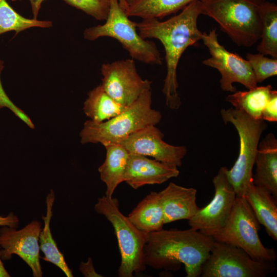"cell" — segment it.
Segmentation results:
<instances>
[{
	"mask_svg": "<svg viewBox=\"0 0 277 277\" xmlns=\"http://www.w3.org/2000/svg\"><path fill=\"white\" fill-rule=\"evenodd\" d=\"M195 1L201 0H134L125 12L129 17L159 19L175 13Z\"/></svg>",
	"mask_w": 277,
	"mask_h": 277,
	"instance_id": "23",
	"label": "cell"
},
{
	"mask_svg": "<svg viewBox=\"0 0 277 277\" xmlns=\"http://www.w3.org/2000/svg\"><path fill=\"white\" fill-rule=\"evenodd\" d=\"M262 119L270 122H277V91L272 90L270 98L263 109Z\"/></svg>",
	"mask_w": 277,
	"mask_h": 277,
	"instance_id": "29",
	"label": "cell"
},
{
	"mask_svg": "<svg viewBox=\"0 0 277 277\" xmlns=\"http://www.w3.org/2000/svg\"><path fill=\"white\" fill-rule=\"evenodd\" d=\"M18 223L19 220L18 217L12 212L10 213L6 216H0V226H6L16 228Z\"/></svg>",
	"mask_w": 277,
	"mask_h": 277,
	"instance_id": "32",
	"label": "cell"
},
{
	"mask_svg": "<svg viewBox=\"0 0 277 277\" xmlns=\"http://www.w3.org/2000/svg\"><path fill=\"white\" fill-rule=\"evenodd\" d=\"M41 226V222L34 220L19 230L3 226L0 229L2 260H9L12 254H16L29 266L33 276H42L39 245Z\"/></svg>",
	"mask_w": 277,
	"mask_h": 277,
	"instance_id": "13",
	"label": "cell"
},
{
	"mask_svg": "<svg viewBox=\"0 0 277 277\" xmlns=\"http://www.w3.org/2000/svg\"><path fill=\"white\" fill-rule=\"evenodd\" d=\"M272 87L256 86L246 91H235L228 95L226 101L234 108L243 111L254 119H262V113L271 95Z\"/></svg>",
	"mask_w": 277,
	"mask_h": 277,
	"instance_id": "24",
	"label": "cell"
},
{
	"mask_svg": "<svg viewBox=\"0 0 277 277\" xmlns=\"http://www.w3.org/2000/svg\"><path fill=\"white\" fill-rule=\"evenodd\" d=\"M227 168L222 167L213 177L214 195L211 202L190 220V228L213 238L227 223L236 197L227 175Z\"/></svg>",
	"mask_w": 277,
	"mask_h": 277,
	"instance_id": "12",
	"label": "cell"
},
{
	"mask_svg": "<svg viewBox=\"0 0 277 277\" xmlns=\"http://www.w3.org/2000/svg\"><path fill=\"white\" fill-rule=\"evenodd\" d=\"M151 89L143 93L131 105L112 118L102 122L86 121L80 136L83 144L100 143L103 146L120 143L131 134L162 119L161 112L152 108Z\"/></svg>",
	"mask_w": 277,
	"mask_h": 277,
	"instance_id": "3",
	"label": "cell"
},
{
	"mask_svg": "<svg viewBox=\"0 0 277 277\" xmlns=\"http://www.w3.org/2000/svg\"><path fill=\"white\" fill-rule=\"evenodd\" d=\"M127 217L137 228L145 233L162 229L164 217L158 192L152 191L149 193Z\"/></svg>",
	"mask_w": 277,
	"mask_h": 277,
	"instance_id": "20",
	"label": "cell"
},
{
	"mask_svg": "<svg viewBox=\"0 0 277 277\" xmlns=\"http://www.w3.org/2000/svg\"><path fill=\"white\" fill-rule=\"evenodd\" d=\"M1 251V247H0ZM10 275L8 273L2 263L0 253V277H9Z\"/></svg>",
	"mask_w": 277,
	"mask_h": 277,
	"instance_id": "34",
	"label": "cell"
},
{
	"mask_svg": "<svg viewBox=\"0 0 277 277\" xmlns=\"http://www.w3.org/2000/svg\"><path fill=\"white\" fill-rule=\"evenodd\" d=\"M260 229V223L245 197L236 196L227 223L213 238L241 248L254 260L275 263V251L264 246Z\"/></svg>",
	"mask_w": 277,
	"mask_h": 277,
	"instance_id": "8",
	"label": "cell"
},
{
	"mask_svg": "<svg viewBox=\"0 0 277 277\" xmlns=\"http://www.w3.org/2000/svg\"><path fill=\"white\" fill-rule=\"evenodd\" d=\"M221 115L225 124L233 125L239 136V154L232 167L227 169V175L236 196L244 197L252 182V169L258 145L267 125L262 119H254L245 112L232 107L221 109Z\"/></svg>",
	"mask_w": 277,
	"mask_h": 277,
	"instance_id": "5",
	"label": "cell"
},
{
	"mask_svg": "<svg viewBox=\"0 0 277 277\" xmlns=\"http://www.w3.org/2000/svg\"><path fill=\"white\" fill-rule=\"evenodd\" d=\"M101 37L116 39L133 60L149 65L162 64V58L155 44L140 35L136 23L129 18L118 0H111L110 11L105 24L88 28L84 32V38L88 41Z\"/></svg>",
	"mask_w": 277,
	"mask_h": 277,
	"instance_id": "6",
	"label": "cell"
},
{
	"mask_svg": "<svg viewBox=\"0 0 277 277\" xmlns=\"http://www.w3.org/2000/svg\"><path fill=\"white\" fill-rule=\"evenodd\" d=\"M202 10L201 1H195L165 21L147 18L136 23L137 32L143 38L157 39L164 46L167 73L162 91L166 106L171 109L177 110L181 106L176 74L179 60L189 46L202 39L203 33L197 25Z\"/></svg>",
	"mask_w": 277,
	"mask_h": 277,
	"instance_id": "1",
	"label": "cell"
},
{
	"mask_svg": "<svg viewBox=\"0 0 277 277\" xmlns=\"http://www.w3.org/2000/svg\"><path fill=\"white\" fill-rule=\"evenodd\" d=\"M104 146L106 150V157L98 171L101 180L106 186L105 195L112 197L117 186L124 182L129 153L120 143L108 144Z\"/></svg>",
	"mask_w": 277,
	"mask_h": 277,
	"instance_id": "19",
	"label": "cell"
},
{
	"mask_svg": "<svg viewBox=\"0 0 277 277\" xmlns=\"http://www.w3.org/2000/svg\"><path fill=\"white\" fill-rule=\"evenodd\" d=\"M202 40L208 49L211 57L204 60L202 64L217 69L221 75L220 81L221 89L225 91L234 92L236 88L233 85L239 83L248 90L255 88L257 83L249 61L226 50L217 38L215 29L209 34L203 33Z\"/></svg>",
	"mask_w": 277,
	"mask_h": 277,
	"instance_id": "10",
	"label": "cell"
},
{
	"mask_svg": "<svg viewBox=\"0 0 277 277\" xmlns=\"http://www.w3.org/2000/svg\"><path fill=\"white\" fill-rule=\"evenodd\" d=\"M197 191L170 182L158 192L164 224L180 220H190L200 209L196 204Z\"/></svg>",
	"mask_w": 277,
	"mask_h": 277,
	"instance_id": "16",
	"label": "cell"
},
{
	"mask_svg": "<svg viewBox=\"0 0 277 277\" xmlns=\"http://www.w3.org/2000/svg\"><path fill=\"white\" fill-rule=\"evenodd\" d=\"M265 0H201L202 14L220 25L238 46L250 47L261 38L259 9Z\"/></svg>",
	"mask_w": 277,
	"mask_h": 277,
	"instance_id": "4",
	"label": "cell"
},
{
	"mask_svg": "<svg viewBox=\"0 0 277 277\" xmlns=\"http://www.w3.org/2000/svg\"><path fill=\"white\" fill-rule=\"evenodd\" d=\"M214 241L212 237L191 228L147 233L144 262L146 266L155 269L173 271L183 264L187 277L200 276Z\"/></svg>",
	"mask_w": 277,
	"mask_h": 277,
	"instance_id": "2",
	"label": "cell"
},
{
	"mask_svg": "<svg viewBox=\"0 0 277 277\" xmlns=\"http://www.w3.org/2000/svg\"><path fill=\"white\" fill-rule=\"evenodd\" d=\"M244 197L260 224L264 226L267 234L276 241V199L264 188L255 185L253 182L248 187Z\"/></svg>",
	"mask_w": 277,
	"mask_h": 277,
	"instance_id": "18",
	"label": "cell"
},
{
	"mask_svg": "<svg viewBox=\"0 0 277 277\" xmlns=\"http://www.w3.org/2000/svg\"><path fill=\"white\" fill-rule=\"evenodd\" d=\"M2 69V68L0 65V74ZM3 108H7L15 115H18L21 112V109L16 106L6 94L2 86L0 78V109Z\"/></svg>",
	"mask_w": 277,
	"mask_h": 277,
	"instance_id": "30",
	"label": "cell"
},
{
	"mask_svg": "<svg viewBox=\"0 0 277 277\" xmlns=\"http://www.w3.org/2000/svg\"><path fill=\"white\" fill-rule=\"evenodd\" d=\"M164 134L150 125L131 134L121 141L129 154L150 156L154 160L180 167L187 152L184 146H174L163 140Z\"/></svg>",
	"mask_w": 277,
	"mask_h": 277,
	"instance_id": "14",
	"label": "cell"
},
{
	"mask_svg": "<svg viewBox=\"0 0 277 277\" xmlns=\"http://www.w3.org/2000/svg\"><path fill=\"white\" fill-rule=\"evenodd\" d=\"M80 271L86 277H101L102 275L96 272L94 269L91 258H89L86 262H81L80 265Z\"/></svg>",
	"mask_w": 277,
	"mask_h": 277,
	"instance_id": "31",
	"label": "cell"
},
{
	"mask_svg": "<svg viewBox=\"0 0 277 277\" xmlns=\"http://www.w3.org/2000/svg\"><path fill=\"white\" fill-rule=\"evenodd\" d=\"M275 269L274 263L254 260L241 248L214 240L200 276L265 277Z\"/></svg>",
	"mask_w": 277,
	"mask_h": 277,
	"instance_id": "9",
	"label": "cell"
},
{
	"mask_svg": "<svg viewBox=\"0 0 277 277\" xmlns=\"http://www.w3.org/2000/svg\"><path fill=\"white\" fill-rule=\"evenodd\" d=\"M55 200V195L52 189L50 190L46 197V214L42 216L44 226L42 229L39 237V248L45 254L43 259L49 262L60 268L67 277H72V270L67 264L63 254L57 248L50 229V221L53 215L52 208Z\"/></svg>",
	"mask_w": 277,
	"mask_h": 277,
	"instance_id": "21",
	"label": "cell"
},
{
	"mask_svg": "<svg viewBox=\"0 0 277 277\" xmlns=\"http://www.w3.org/2000/svg\"><path fill=\"white\" fill-rule=\"evenodd\" d=\"M98 21H106L111 7V0H63Z\"/></svg>",
	"mask_w": 277,
	"mask_h": 277,
	"instance_id": "28",
	"label": "cell"
},
{
	"mask_svg": "<svg viewBox=\"0 0 277 277\" xmlns=\"http://www.w3.org/2000/svg\"><path fill=\"white\" fill-rule=\"evenodd\" d=\"M52 23L49 21L25 18L16 12L6 0H0V35L14 31L15 34L32 27L49 28Z\"/></svg>",
	"mask_w": 277,
	"mask_h": 277,
	"instance_id": "26",
	"label": "cell"
},
{
	"mask_svg": "<svg viewBox=\"0 0 277 277\" xmlns=\"http://www.w3.org/2000/svg\"><path fill=\"white\" fill-rule=\"evenodd\" d=\"M180 173L177 167L147 156L129 154L124 182L137 189L146 185L161 184Z\"/></svg>",
	"mask_w": 277,
	"mask_h": 277,
	"instance_id": "15",
	"label": "cell"
},
{
	"mask_svg": "<svg viewBox=\"0 0 277 277\" xmlns=\"http://www.w3.org/2000/svg\"><path fill=\"white\" fill-rule=\"evenodd\" d=\"M127 107L117 103L100 85L88 93L83 110L90 120L100 123L117 115Z\"/></svg>",
	"mask_w": 277,
	"mask_h": 277,
	"instance_id": "22",
	"label": "cell"
},
{
	"mask_svg": "<svg viewBox=\"0 0 277 277\" xmlns=\"http://www.w3.org/2000/svg\"><path fill=\"white\" fill-rule=\"evenodd\" d=\"M12 1H16L17 0H12ZM31 6V10L33 13V18L37 19L39 10L41 9V4L45 0H29Z\"/></svg>",
	"mask_w": 277,
	"mask_h": 277,
	"instance_id": "33",
	"label": "cell"
},
{
	"mask_svg": "<svg viewBox=\"0 0 277 277\" xmlns=\"http://www.w3.org/2000/svg\"><path fill=\"white\" fill-rule=\"evenodd\" d=\"M95 211L111 224L115 233L121 261L118 269L120 277H132L146 269L143 251L146 233L137 228L120 211L117 199L104 195L97 199Z\"/></svg>",
	"mask_w": 277,
	"mask_h": 277,
	"instance_id": "7",
	"label": "cell"
},
{
	"mask_svg": "<svg viewBox=\"0 0 277 277\" xmlns=\"http://www.w3.org/2000/svg\"><path fill=\"white\" fill-rule=\"evenodd\" d=\"M246 59L251 65L257 83L276 75L277 58H270L259 53H248Z\"/></svg>",
	"mask_w": 277,
	"mask_h": 277,
	"instance_id": "27",
	"label": "cell"
},
{
	"mask_svg": "<svg viewBox=\"0 0 277 277\" xmlns=\"http://www.w3.org/2000/svg\"><path fill=\"white\" fill-rule=\"evenodd\" d=\"M134 1V0H125V2L127 5V7L129 4L132 3Z\"/></svg>",
	"mask_w": 277,
	"mask_h": 277,
	"instance_id": "36",
	"label": "cell"
},
{
	"mask_svg": "<svg viewBox=\"0 0 277 277\" xmlns=\"http://www.w3.org/2000/svg\"><path fill=\"white\" fill-rule=\"evenodd\" d=\"M254 165L253 183L277 199V139L273 133H269L260 141Z\"/></svg>",
	"mask_w": 277,
	"mask_h": 277,
	"instance_id": "17",
	"label": "cell"
},
{
	"mask_svg": "<svg viewBox=\"0 0 277 277\" xmlns=\"http://www.w3.org/2000/svg\"><path fill=\"white\" fill-rule=\"evenodd\" d=\"M123 10H125L127 8V5L125 2V0H118Z\"/></svg>",
	"mask_w": 277,
	"mask_h": 277,
	"instance_id": "35",
	"label": "cell"
},
{
	"mask_svg": "<svg viewBox=\"0 0 277 277\" xmlns=\"http://www.w3.org/2000/svg\"><path fill=\"white\" fill-rule=\"evenodd\" d=\"M101 72L103 90L123 106H130L143 93L151 89L152 81L140 76L132 58L103 64Z\"/></svg>",
	"mask_w": 277,
	"mask_h": 277,
	"instance_id": "11",
	"label": "cell"
},
{
	"mask_svg": "<svg viewBox=\"0 0 277 277\" xmlns=\"http://www.w3.org/2000/svg\"><path fill=\"white\" fill-rule=\"evenodd\" d=\"M262 33L257 50L264 55L277 58V6L265 0L260 6Z\"/></svg>",
	"mask_w": 277,
	"mask_h": 277,
	"instance_id": "25",
	"label": "cell"
}]
</instances>
